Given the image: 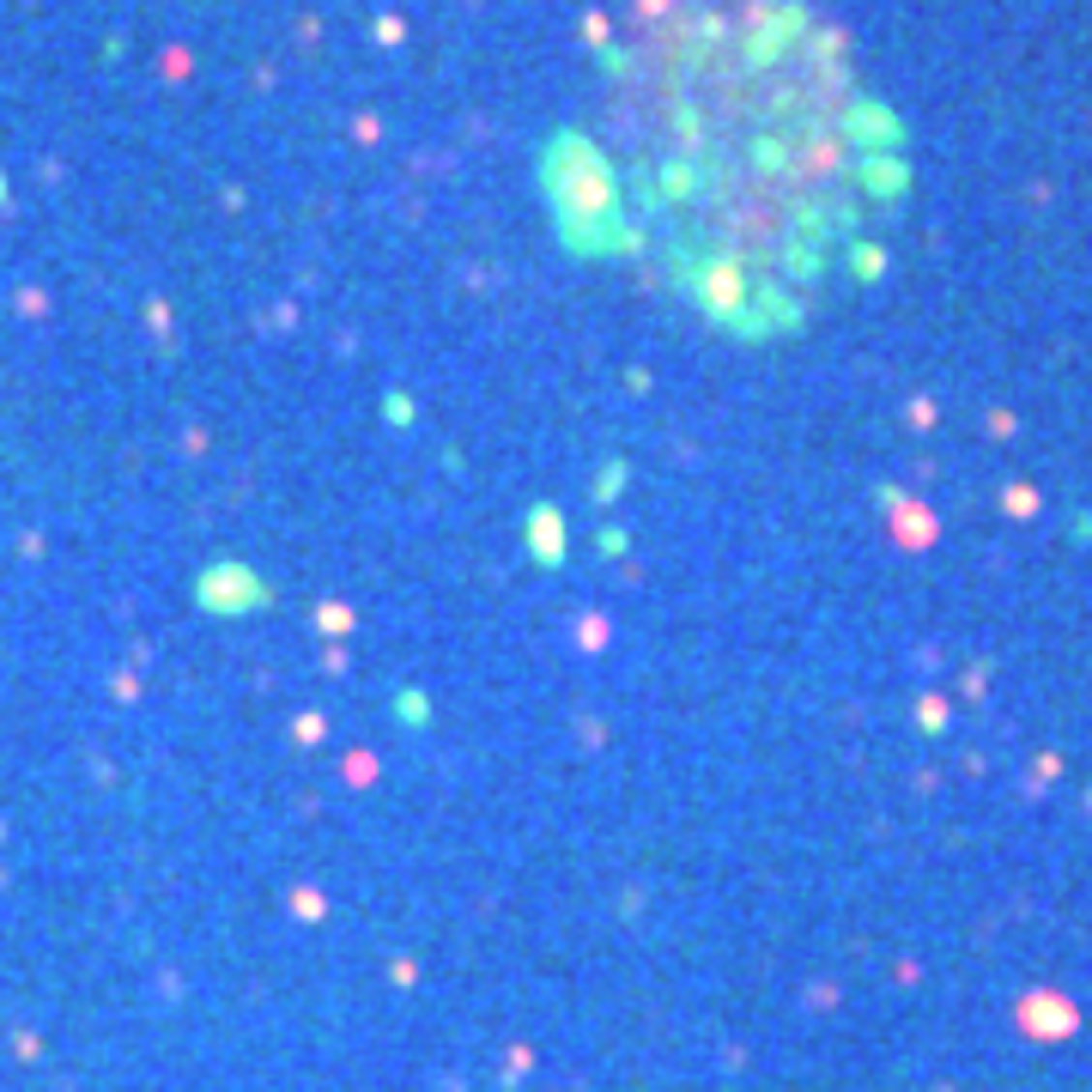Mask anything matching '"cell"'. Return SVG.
<instances>
[{
	"instance_id": "cell-1",
	"label": "cell",
	"mask_w": 1092,
	"mask_h": 1092,
	"mask_svg": "<svg viewBox=\"0 0 1092 1092\" xmlns=\"http://www.w3.org/2000/svg\"><path fill=\"white\" fill-rule=\"evenodd\" d=\"M607 146L692 280H807L850 207L844 49L802 0H631Z\"/></svg>"
}]
</instances>
